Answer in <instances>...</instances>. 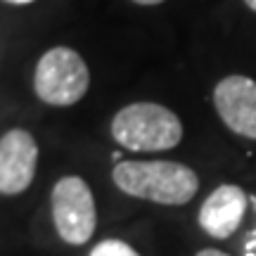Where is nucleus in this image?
I'll use <instances>...</instances> for the list:
<instances>
[{
  "label": "nucleus",
  "mask_w": 256,
  "mask_h": 256,
  "mask_svg": "<svg viewBox=\"0 0 256 256\" xmlns=\"http://www.w3.org/2000/svg\"><path fill=\"white\" fill-rule=\"evenodd\" d=\"M112 178L130 197L168 206L188 204L200 190L197 174L178 162H119Z\"/></svg>",
  "instance_id": "nucleus-1"
},
{
  "label": "nucleus",
  "mask_w": 256,
  "mask_h": 256,
  "mask_svg": "<svg viewBox=\"0 0 256 256\" xmlns=\"http://www.w3.org/2000/svg\"><path fill=\"white\" fill-rule=\"evenodd\" d=\"M112 136L130 152H164L183 140V124L156 102H133L112 119Z\"/></svg>",
  "instance_id": "nucleus-2"
},
{
  "label": "nucleus",
  "mask_w": 256,
  "mask_h": 256,
  "mask_svg": "<svg viewBox=\"0 0 256 256\" xmlns=\"http://www.w3.org/2000/svg\"><path fill=\"white\" fill-rule=\"evenodd\" d=\"M90 86V72L72 48H52L38 60L34 90L46 104L69 107L81 100Z\"/></svg>",
  "instance_id": "nucleus-3"
},
{
  "label": "nucleus",
  "mask_w": 256,
  "mask_h": 256,
  "mask_svg": "<svg viewBox=\"0 0 256 256\" xmlns=\"http://www.w3.org/2000/svg\"><path fill=\"white\" fill-rule=\"evenodd\" d=\"M52 220L66 244H86L95 232L98 211L88 183L78 176H64L52 188Z\"/></svg>",
  "instance_id": "nucleus-4"
},
{
  "label": "nucleus",
  "mask_w": 256,
  "mask_h": 256,
  "mask_svg": "<svg viewBox=\"0 0 256 256\" xmlns=\"http://www.w3.org/2000/svg\"><path fill=\"white\" fill-rule=\"evenodd\" d=\"M214 104L232 133L256 140V81L247 76L220 78L214 88Z\"/></svg>",
  "instance_id": "nucleus-5"
},
{
  "label": "nucleus",
  "mask_w": 256,
  "mask_h": 256,
  "mask_svg": "<svg viewBox=\"0 0 256 256\" xmlns=\"http://www.w3.org/2000/svg\"><path fill=\"white\" fill-rule=\"evenodd\" d=\"M38 145L24 128H12L0 138V194H19L34 180Z\"/></svg>",
  "instance_id": "nucleus-6"
},
{
  "label": "nucleus",
  "mask_w": 256,
  "mask_h": 256,
  "mask_svg": "<svg viewBox=\"0 0 256 256\" xmlns=\"http://www.w3.org/2000/svg\"><path fill=\"white\" fill-rule=\"evenodd\" d=\"M247 211V194L238 185H218L200 209L202 230L216 240L230 238Z\"/></svg>",
  "instance_id": "nucleus-7"
},
{
  "label": "nucleus",
  "mask_w": 256,
  "mask_h": 256,
  "mask_svg": "<svg viewBox=\"0 0 256 256\" xmlns=\"http://www.w3.org/2000/svg\"><path fill=\"white\" fill-rule=\"evenodd\" d=\"M90 256H140V254L130 244L121 242V240H104L100 244H95Z\"/></svg>",
  "instance_id": "nucleus-8"
},
{
  "label": "nucleus",
  "mask_w": 256,
  "mask_h": 256,
  "mask_svg": "<svg viewBox=\"0 0 256 256\" xmlns=\"http://www.w3.org/2000/svg\"><path fill=\"white\" fill-rule=\"evenodd\" d=\"M244 256H256V228L252 232V238L244 242Z\"/></svg>",
  "instance_id": "nucleus-9"
},
{
  "label": "nucleus",
  "mask_w": 256,
  "mask_h": 256,
  "mask_svg": "<svg viewBox=\"0 0 256 256\" xmlns=\"http://www.w3.org/2000/svg\"><path fill=\"white\" fill-rule=\"evenodd\" d=\"M197 256H230V254H226V252H218V249H202Z\"/></svg>",
  "instance_id": "nucleus-10"
},
{
  "label": "nucleus",
  "mask_w": 256,
  "mask_h": 256,
  "mask_svg": "<svg viewBox=\"0 0 256 256\" xmlns=\"http://www.w3.org/2000/svg\"><path fill=\"white\" fill-rule=\"evenodd\" d=\"M138 5H159V2H164V0H133Z\"/></svg>",
  "instance_id": "nucleus-11"
},
{
  "label": "nucleus",
  "mask_w": 256,
  "mask_h": 256,
  "mask_svg": "<svg viewBox=\"0 0 256 256\" xmlns=\"http://www.w3.org/2000/svg\"><path fill=\"white\" fill-rule=\"evenodd\" d=\"M10 5H28V2H34V0H5Z\"/></svg>",
  "instance_id": "nucleus-12"
},
{
  "label": "nucleus",
  "mask_w": 256,
  "mask_h": 256,
  "mask_svg": "<svg viewBox=\"0 0 256 256\" xmlns=\"http://www.w3.org/2000/svg\"><path fill=\"white\" fill-rule=\"evenodd\" d=\"M244 2H247L249 8H252V10H254V12H256V0H244Z\"/></svg>",
  "instance_id": "nucleus-13"
}]
</instances>
